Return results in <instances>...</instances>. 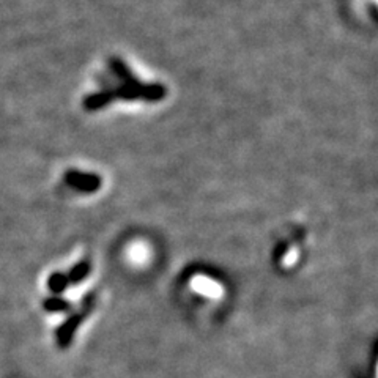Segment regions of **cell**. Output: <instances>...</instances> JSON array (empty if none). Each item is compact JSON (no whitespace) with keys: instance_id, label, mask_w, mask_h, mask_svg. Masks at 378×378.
Masks as SVG:
<instances>
[{"instance_id":"1","label":"cell","mask_w":378,"mask_h":378,"mask_svg":"<svg viewBox=\"0 0 378 378\" xmlns=\"http://www.w3.org/2000/svg\"><path fill=\"white\" fill-rule=\"evenodd\" d=\"M191 287L198 293H202V295L210 296V298H220L224 293L222 286L220 282L210 279L208 276H203V274L194 276L193 281H191Z\"/></svg>"},{"instance_id":"2","label":"cell","mask_w":378,"mask_h":378,"mask_svg":"<svg viewBox=\"0 0 378 378\" xmlns=\"http://www.w3.org/2000/svg\"><path fill=\"white\" fill-rule=\"evenodd\" d=\"M82 320H84V314H75V315H71L63 325L59 326L55 336H57V342H59L60 347L70 345L71 339H72V336H75L77 326L81 325Z\"/></svg>"},{"instance_id":"3","label":"cell","mask_w":378,"mask_h":378,"mask_svg":"<svg viewBox=\"0 0 378 378\" xmlns=\"http://www.w3.org/2000/svg\"><path fill=\"white\" fill-rule=\"evenodd\" d=\"M67 181L72 188L82 189V191H94V189L99 186L98 178L84 176V173L79 172H70L67 176Z\"/></svg>"},{"instance_id":"4","label":"cell","mask_w":378,"mask_h":378,"mask_svg":"<svg viewBox=\"0 0 378 378\" xmlns=\"http://www.w3.org/2000/svg\"><path fill=\"white\" fill-rule=\"evenodd\" d=\"M128 256H129L131 260L134 261V264H139L141 265V264H145V261L148 260L150 254H148L147 246L142 244V243H136V244H133L129 248V254H128Z\"/></svg>"},{"instance_id":"5","label":"cell","mask_w":378,"mask_h":378,"mask_svg":"<svg viewBox=\"0 0 378 378\" xmlns=\"http://www.w3.org/2000/svg\"><path fill=\"white\" fill-rule=\"evenodd\" d=\"M89 273H90V264L89 261H82V264H79L72 268L67 278H68V282L77 284V282H81L82 279H85Z\"/></svg>"},{"instance_id":"6","label":"cell","mask_w":378,"mask_h":378,"mask_svg":"<svg viewBox=\"0 0 378 378\" xmlns=\"http://www.w3.org/2000/svg\"><path fill=\"white\" fill-rule=\"evenodd\" d=\"M68 286V278L62 273H54L49 276V281H48V287L53 290L54 293H60L63 292L65 288Z\"/></svg>"},{"instance_id":"7","label":"cell","mask_w":378,"mask_h":378,"mask_svg":"<svg viewBox=\"0 0 378 378\" xmlns=\"http://www.w3.org/2000/svg\"><path fill=\"white\" fill-rule=\"evenodd\" d=\"M43 308L48 312H65L70 309V303L60 300V298H46L43 301Z\"/></svg>"}]
</instances>
